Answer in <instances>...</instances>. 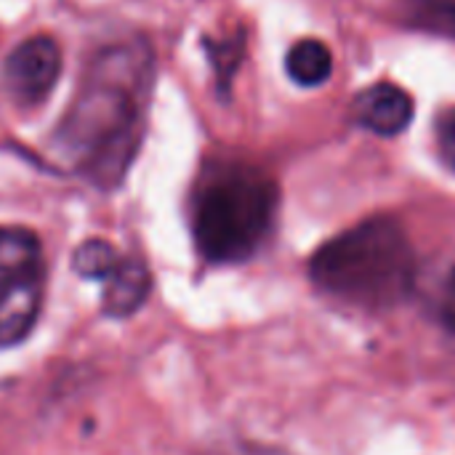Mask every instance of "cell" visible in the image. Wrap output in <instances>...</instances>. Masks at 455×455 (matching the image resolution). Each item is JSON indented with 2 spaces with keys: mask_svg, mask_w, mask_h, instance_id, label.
Returning <instances> with one entry per match:
<instances>
[{
  "mask_svg": "<svg viewBox=\"0 0 455 455\" xmlns=\"http://www.w3.org/2000/svg\"><path fill=\"white\" fill-rule=\"evenodd\" d=\"M152 51L141 40L104 48L53 131L56 157L99 189H115L141 144L152 91Z\"/></svg>",
  "mask_w": 455,
  "mask_h": 455,
  "instance_id": "1",
  "label": "cell"
},
{
  "mask_svg": "<svg viewBox=\"0 0 455 455\" xmlns=\"http://www.w3.org/2000/svg\"><path fill=\"white\" fill-rule=\"evenodd\" d=\"M309 277L339 304L384 312L413 293L416 251L400 221L376 216L323 243L309 259Z\"/></svg>",
  "mask_w": 455,
  "mask_h": 455,
  "instance_id": "2",
  "label": "cell"
},
{
  "mask_svg": "<svg viewBox=\"0 0 455 455\" xmlns=\"http://www.w3.org/2000/svg\"><path fill=\"white\" fill-rule=\"evenodd\" d=\"M280 189L269 173L240 160L205 165L192 189V237L216 267L253 259L275 229Z\"/></svg>",
  "mask_w": 455,
  "mask_h": 455,
  "instance_id": "3",
  "label": "cell"
},
{
  "mask_svg": "<svg viewBox=\"0 0 455 455\" xmlns=\"http://www.w3.org/2000/svg\"><path fill=\"white\" fill-rule=\"evenodd\" d=\"M45 259L35 232L0 227V349L24 341L43 309Z\"/></svg>",
  "mask_w": 455,
  "mask_h": 455,
  "instance_id": "4",
  "label": "cell"
},
{
  "mask_svg": "<svg viewBox=\"0 0 455 455\" xmlns=\"http://www.w3.org/2000/svg\"><path fill=\"white\" fill-rule=\"evenodd\" d=\"M72 267L80 277L101 283V309L115 320L139 312L152 291V277L144 261L107 240L80 243L72 256Z\"/></svg>",
  "mask_w": 455,
  "mask_h": 455,
  "instance_id": "5",
  "label": "cell"
},
{
  "mask_svg": "<svg viewBox=\"0 0 455 455\" xmlns=\"http://www.w3.org/2000/svg\"><path fill=\"white\" fill-rule=\"evenodd\" d=\"M61 75V51L53 37L35 35L16 45L3 64V83L19 107L43 104Z\"/></svg>",
  "mask_w": 455,
  "mask_h": 455,
  "instance_id": "6",
  "label": "cell"
},
{
  "mask_svg": "<svg viewBox=\"0 0 455 455\" xmlns=\"http://www.w3.org/2000/svg\"><path fill=\"white\" fill-rule=\"evenodd\" d=\"M355 120L357 125L379 133L395 136L403 133L413 120V99L397 83H376L365 88L355 99Z\"/></svg>",
  "mask_w": 455,
  "mask_h": 455,
  "instance_id": "7",
  "label": "cell"
},
{
  "mask_svg": "<svg viewBox=\"0 0 455 455\" xmlns=\"http://www.w3.org/2000/svg\"><path fill=\"white\" fill-rule=\"evenodd\" d=\"M285 69L291 80L299 85H323L333 72V53L328 51L325 43L307 37L288 51Z\"/></svg>",
  "mask_w": 455,
  "mask_h": 455,
  "instance_id": "8",
  "label": "cell"
},
{
  "mask_svg": "<svg viewBox=\"0 0 455 455\" xmlns=\"http://www.w3.org/2000/svg\"><path fill=\"white\" fill-rule=\"evenodd\" d=\"M408 16L424 29L455 37V0H413Z\"/></svg>",
  "mask_w": 455,
  "mask_h": 455,
  "instance_id": "9",
  "label": "cell"
},
{
  "mask_svg": "<svg viewBox=\"0 0 455 455\" xmlns=\"http://www.w3.org/2000/svg\"><path fill=\"white\" fill-rule=\"evenodd\" d=\"M435 133H437V152L440 160L455 173V107L445 109L437 123H435Z\"/></svg>",
  "mask_w": 455,
  "mask_h": 455,
  "instance_id": "10",
  "label": "cell"
},
{
  "mask_svg": "<svg viewBox=\"0 0 455 455\" xmlns=\"http://www.w3.org/2000/svg\"><path fill=\"white\" fill-rule=\"evenodd\" d=\"M208 45V53H211V61H213V67H216V72H219V83L221 85H227L229 83V75H232V69L237 67V59H240V53H237V48H240V40L237 43H227V45H211V43H205Z\"/></svg>",
  "mask_w": 455,
  "mask_h": 455,
  "instance_id": "11",
  "label": "cell"
},
{
  "mask_svg": "<svg viewBox=\"0 0 455 455\" xmlns=\"http://www.w3.org/2000/svg\"><path fill=\"white\" fill-rule=\"evenodd\" d=\"M443 323L448 328V333L455 341V269L451 283H448V293H445V304H443Z\"/></svg>",
  "mask_w": 455,
  "mask_h": 455,
  "instance_id": "12",
  "label": "cell"
}]
</instances>
